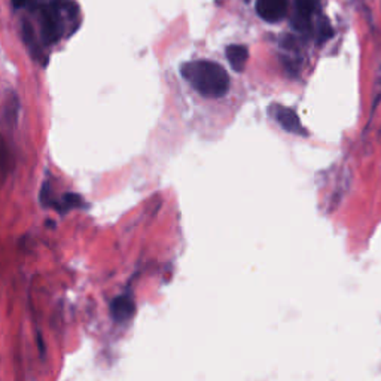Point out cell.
<instances>
[{
    "instance_id": "cell-4",
    "label": "cell",
    "mask_w": 381,
    "mask_h": 381,
    "mask_svg": "<svg viewBox=\"0 0 381 381\" xmlns=\"http://www.w3.org/2000/svg\"><path fill=\"white\" fill-rule=\"evenodd\" d=\"M257 12L268 23H279L288 12V0H257Z\"/></svg>"
},
{
    "instance_id": "cell-7",
    "label": "cell",
    "mask_w": 381,
    "mask_h": 381,
    "mask_svg": "<svg viewBox=\"0 0 381 381\" xmlns=\"http://www.w3.org/2000/svg\"><path fill=\"white\" fill-rule=\"evenodd\" d=\"M53 207H55L58 212H67V210H71V209H77V207H82L84 206V200L81 198V195H77V194H66L62 197L60 201H54L51 204Z\"/></svg>"
},
{
    "instance_id": "cell-10",
    "label": "cell",
    "mask_w": 381,
    "mask_h": 381,
    "mask_svg": "<svg viewBox=\"0 0 381 381\" xmlns=\"http://www.w3.org/2000/svg\"><path fill=\"white\" fill-rule=\"evenodd\" d=\"M23 37H24V41H26L27 46L30 48L32 54H33V55H36V54H37V51H39V48H37V44H36L35 30H33L32 24L28 23V21H23Z\"/></svg>"
},
{
    "instance_id": "cell-2",
    "label": "cell",
    "mask_w": 381,
    "mask_h": 381,
    "mask_svg": "<svg viewBox=\"0 0 381 381\" xmlns=\"http://www.w3.org/2000/svg\"><path fill=\"white\" fill-rule=\"evenodd\" d=\"M41 28H42V41L45 45H53L62 37L63 26L58 6L55 3L46 6L42 11L41 18Z\"/></svg>"
},
{
    "instance_id": "cell-6",
    "label": "cell",
    "mask_w": 381,
    "mask_h": 381,
    "mask_svg": "<svg viewBox=\"0 0 381 381\" xmlns=\"http://www.w3.org/2000/svg\"><path fill=\"white\" fill-rule=\"evenodd\" d=\"M227 58L231 64V67L236 72H243L244 67H246L248 58H249V51L244 45H230L227 48Z\"/></svg>"
},
{
    "instance_id": "cell-3",
    "label": "cell",
    "mask_w": 381,
    "mask_h": 381,
    "mask_svg": "<svg viewBox=\"0 0 381 381\" xmlns=\"http://www.w3.org/2000/svg\"><path fill=\"white\" fill-rule=\"evenodd\" d=\"M272 115H275L276 121L281 125V129L292 133V134H299V136H307L306 129L302 127L299 116L297 112L290 107H283V106H272Z\"/></svg>"
},
{
    "instance_id": "cell-5",
    "label": "cell",
    "mask_w": 381,
    "mask_h": 381,
    "mask_svg": "<svg viewBox=\"0 0 381 381\" xmlns=\"http://www.w3.org/2000/svg\"><path fill=\"white\" fill-rule=\"evenodd\" d=\"M136 311L134 301L129 295H120L116 297L111 304V316L115 322H125L129 320Z\"/></svg>"
},
{
    "instance_id": "cell-1",
    "label": "cell",
    "mask_w": 381,
    "mask_h": 381,
    "mask_svg": "<svg viewBox=\"0 0 381 381\" xmlns=\"http://www.w3.org/2000/svg\"><path fill=\"white\" fill-rule=\"evenodd\" d=\"M180 72L194 90L203 97L219 99L230 91V75L214 62L197 60L185 63Z\"/></svg>"
},
{
    "instance_id": "cell-13",
    "label": "cell",
    "mask_w": 381,
    "mask_h": 381,
    "mask_svg": "<svg viewBox=\"0 0 381 381\" xmlns=\"http://www.w3.org/2000/svg\"><path fill=\"white\" fill-rule=\"evenodd\" d=\"M26 3H27V0H12V5H14L17 9L23 8Z\"/></svg>"
},
{
    "instance_id": "cell-9",
    "label": "cell",
    "mask_w": 381,
    "mask_h": 381,
    "mask_svg": "<svg viewBox=\"0 0 381 381\" xmlns=\"http://www.w3.org/2000/svg\"><path fill=\"white\" fill-rule=\"evenodd\" d=\"M319 0H295V12L310 17L317 11Z\"/></svg>"
},
{
    "instance_id": "cell-11",
    "label": "cell",
    "mask_w": 381,
    "mask_h": 381,
    "mask_svg": "<svg viewBox=\"0 0 381 381\" xmlns=\"http://www.w3.org/2000/svg\"><path fill=\"white\" fill-rule=\"evenodd\" d=\"M292 27L295 28V30H298L299 33H308L310 28H311V23H310V17H306V15H301L298 12L294 14V17H292Z\"/></svg>"
},
{
    "instance_id": "cell-12",
    "label": "cell",
    "mask_w": 381,
    "mask_h": 381,
    "mask_svg": "<svg viewBox=\"0 0 381 381\" xmlns=\"http://www.w3.org/2000/svg\"><path fill=\"white\" fill-rule=\"evenodd\" d=\"M332 35H334V30H332L329 21L326 18H322L319 23V27H317V42L319 44L326 42Z\"/></svg>"
},
{
    "instance_id": "cell-8",
    "label": "cell",
    "mask_w": 381,
    "mask_h": 381,
    "mask_svg": "<svg viewBox=\"0 0 381 381\" xmlns=\"http://www.w3.org/2000/svg\"><path fill=\"white\" fill-rule=\"evenodd\" d=\"M9 160H11V154H9L8 145L3 139V136L0 134V182H2L6 178L9 169H11Z\"/></svg>"
}]
</instances>
